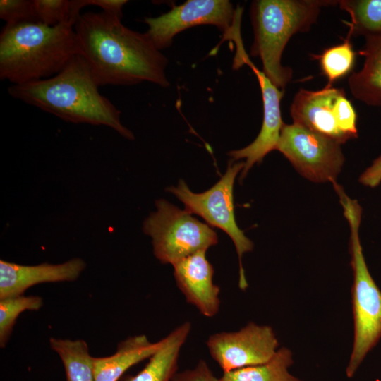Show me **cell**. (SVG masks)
<instances>
[{"mask_svg": "<svg viewBox=\"0 0 381 381\" xmlns=\"http://www.w3.org/2000/svg\"><path fill=\"white\" fill-rule=\"evenodd\" d=\"M80 54L99 86L143 82L168 87L167 58L145 33L133 30L121 18L105 12L81 13L74 25Z\"/></svg>", "mask_w": 381, "mask_h": 381, "instance_id": "6da1fadb", "label": "cell"}, {"mask_svg": "<svg viewBox=\"0 0 381 381\" xmlns=\"http://www.w3.org/2000/svg\"><path fill=\"white\" fill-rule=\"evenodd\" d=\"M8 93L28 104L74 123L106 126L128 140L134 135L124 126L121 111L99 91L89 66L78 54L55 75L43 80L11 85Z\"/></svg>", "mask_w": 381, "mask_h": 381, "instance_id": "7a4b0ae2", "label": "cell"}, {"mask_svg": "<svg viewBox=\"0 0 381 381\" xmlns=\"http://www.w3.org/2000/svg\"><path fill=\"white\" fill-rule=\"evenodd\" d=\"M78 54L80 49L73 23L6 25L0 34V79L12 85L47 79Z\"/></svg>", "mask_w": 381, "mask_h": 381, "instance_id": "3957f363", "label": "cell"}, {"mask_svg": "<svg viewBox=\"0 0 381 381\" xmlns=\"http://www.w3.org/2000/svg\"><path fill=\"white\" fill-rule=\"evenodd\" d=\"M338 4L332 0H256L250 7L254 40L250 55L259 57L262 72L280 90L291 81L293 71L282 64L290 38L309 31L322 7Z\"/></svg>", "mask_w": 381, "mask_h": 381, "instance_id": "277c9868", "label": "cell"}, {"mask_svg": "<svg viewBox=\"0 0 381 381\" xmlns=\"http://www.w3.org/2000/svg\"><path fill=\"white\" fill-rule=\"evenodd\" d=\"M334 189L350 228L354 341L346 373L351 377L368 352L381 339V291L368 270L363 253L359 237L362 207L356 200L348 196L341 186L336 185Z\"/></svg>", "mask_w": 381, "mask_h": 381, "instance_id": "5b68a950", "label": "cell"}, {"mask_svg": "<svg viewBox=\"0 0 381 381\" xmlns=\"http://www.w3.org/2000/svg\"><path fill=\"white\" fill-rule=\"evenodd\" d=\"M157 211L143 223V231L152 238L154 255L162 264L172 266L218 243L216 232L208 225L164 199L156 200Z\"/></svg>", "mask_w": 381, "mask_h": 381, "instance_id": "8992f818", "label": "cell"}, {"mask_svg": "<svg viewBox=\"0 0 381 381\" xmlns=\"http://www.w3.org/2000/svg\"><path fill=\"white\" fill-rule=\"evenodd\" d=\"M243 167L244 162H234L231 159L222 178L212 188L202 193H193L182 179L179 180L177 186H170L167 190L183 203L186 211L201 217L208 225L222 229L231 238L238 258V287L245 291L248 284L242 258L244 253L253 250V243L237 225L233 195L235 179Z\"/></svg>", "mask_w": 381, "mask_h": 381, "instance_id": "52a82bcc", "label": "cell"}, {"mask_svg": "<svg viewBox=\"0 0 381 381\" xmlns=\"http://www.w3.org/2000/svg\"><path fill=\"white\" fill-rule=\"evenodd\" d=\"M293 123L340 145L358 137L357 114L343 88L326 85L319 90L300 89L290 107Z\"/></svg>", "mask_w": 381, "mask_h": 381, "instance_id": "ba28073f", "label": "cell"}, {"mask_svg": "<svg viewBox=\"0 0 381 381\" xmlns=\"http://www.w3.org/2000/svg\"><path fill=\"white\" fill-rule=\"evenodd\" d=\"M276 150L315 183L337 181L345 161L339 143L295 123H284Z\"/></svg>", "mask_w": 381, "mask_h": 381, "instance_id": "9c48e42d", "label": "cell"}, {"mask_svg": "<svg viewBox=\"0 0 381 381\" xmlns=\"http://www.w3.org/2000/svg\"><path fill=\"white\" fill-rule=\"evenodd\" d=\"M237 13L228 0H188L166 13L145 18L148 29L145 33L160 51L171 45L176 35L198 25H214L227 37Z\"/></svg>", "mask_w": 381, "mask_h": 381, "instance_id": "30bf717a", "label": "cell"}, {"mask_svg": "<svg viewBox=\"0 0 381 381\" xmlns=\"http://www.w3.org/2000/svg\"><path fill=\"white\" fill-rule=\"evenodd\" d=\"M206 345L212 358L227 373L267 362L279 343L271 327L250 322L238 331L211 334Z\"/></svg>", "mask_w": 381, "mask_h": 381, "instance_id": "8fae6325", "label": "cell"}, {"mask_svg": "<svg viewBox=\"0 0 381 381\" xmlns=\"http://www.w3.org/2000/svg\"><path fill=\"white\" fill-rule=\"evenodd\" d=\"M236 44L234 68L248 66L258 80L262 98L263 119L261 129L256 138L248 145L239 150H231L228 155L233 161L244 159V167L240 173V181L256 163H260L271 151L276 150L280 133L284 125L281 114V101L284 90L279 89L251 61L244 50L241 36L234 39Z\"/></svg>", "mask_w": 381, "mask_h": 381, "instance_id": "7c38bea8", "label": "cell"}, {"mask_svg": "<svg viewBox=\"0 0 381 381\" xmlns=\"http://www.w3.org/2000/svg\"><path fill=\"white\" fill-rule=\"evenodd\" d=\"M206 250L193 253L173 265L178 289L203 316L213 318L220 308V288L213 281L214 268Z\"/></svg>", "mask_w": 381, "mask_h": 381, "instance_id": "4fadbf2b", "label": "cell"}, {"mask_svg": "<svg viewBox=\"0 0 381 381\" xmlns=\"http://www.w3.org/2000/svg\"><path fill=\"white\" fill-rule=\"evenodd\" d=\"M81 258L60 264L23 265L0 260V299L23 295L29 288L42 283L73 282L85 268Z\"/></svg>", "mask_w": 381, "mask_h": 381, "instance_id": "5bb4252c", "label": "cell"}, {"mask_svg": "<svg viewBox=\"0 0 381 381\" xmlns=\"http://www.w3.org/2000/svg\"><path fill=\"white\" fill-rule=\"evenodd\" d=\"M161 344V340L151 342L145 334L126 339L118 344L114 354L94 357L95 381H119L129 368L149 359Z\"/></svg>", "mask_w": 381, "mask_h": 381, "instance_id": "9a60e30c", "label": "cell"}, {"mask_svg": "<svg viewBox=\"0 0 381 381\" xmlns=\"http://www.w3.org/2000/svg\"><path fill=\"white\" fill-rule=\"evenodd\" d=\"M189 321L183 322L161 339L159 349L149 358L137 374L123 377L121 381H171L178 372L181 349L191 330Z\"/></svg>", "mask_w": 381, "mask_h": 381, "instance_id": "2e32d148", "label": "cell"}, {"mask_svg": "<svg viewBox=\"0 0 381 381\" xmlns=\"http://www.w3.org/2000/svg\"><path fill=\"white\" fill-rule=\"evenodd\" d=\"M359 54L365 57L362 68L349 78L352 95L373 107L381 106V32L368 35Z\"/></svg>", "mask_w": 381, "mask_h": 381, "instance_id": "e0dca14e", "label": "cell"}, {"mask_svg": "<svg viewBox=\"0 0 381 381\" xmlns=\"http://www.w3.org/2000/svg\"><path fill=\"white\" fill-rule=\"evenodd\" d=\"M49 344L62 361L66 381H95L94 357L84 340L52 337Z\"/></svg>", "mask_w": 381, "mask_h": 381, "instance_id": "ac0fdd59", "label": "cell"}, {"mask_svg": "<svg viewBox=\"0 0 381 381\" xmlns=\"http://www.w3.org/2000/svg\"><path fill=\"white\" fill-rule=\"evenodd\" d=\"M293 363L291 351L286 348L277 351L267 362L223 373L221 381H301L289 372Z\"/></svg>", "mask_w": 381, "mask_h": 381, "instance_id": "d6986e66", "label": "cell"}, {"mask_svg": "<svg viewBox=\"0 0 381 381\" xmlns=\"http://www.w3.org/2000/svg\"><path fill=\"white\" fill-rule=\"evenodd\" d=\"M339 8L351 18L347 37L381 32V0H340Z\"/></svg>", "mask_w": 381, "mask_h": 381, "instance_id": "ffe728a7", "label": "cell"}, {"mask_svg": "<svg viewBox=\"0 0 381 381\" xmlns=\"http://www.w3.org/2000/svg\"><path fill=\"white\" fill-rule=\"evenodd\" d=\"M350 39L347 37L342 43L325 49L320 54L312 55L319 61L327 85L348 75L354 66L356 52Z\"/></svg>", "mask_w": 381, "mask_h": 381, "instance_id": "44dd1931", "label": "cell"}, {"mask_svg": "<svg viewBox=\"0 0 381 381\" xmlns=\"http://www.w3.org/2000/svg\"><path fill=\"white\" fill-rule=\"evenodd\" d=\"M43 299L37 296L20 295L0 299V346L4 347L12 333L16 319L25 310H38Z\"/></svg>", "mask_w": 381, "mask_h": 381, "instance_id": "7402d4cb", "label": "cell"}, {"mask_svg": "<svg viewBox=\"0 0 381 381\" xmlns=\"http://www.w3.org/2000/svg\"><path fill=\"white\" fill-rule=\"evenodd\" d=\"M37 23L48 26L71 23L70 0H32Z\"/></svg>", "mask_w": 381, "mask_h": 381, "instance_id": "603a6c76", "label": "cell"}, {"mask_svg": "<svg viewBox=\"0 0 381 381\" xmlns=\"http://www.w3.org/2000/svg\"><path fill=\"white\" fill-rule=\"evenodd\" d=\"M0 18L6 25L37 23L32 0H1Z\"/></svg>", "mask_w": 381, "mask_h": 381, "instance_id": "cb8c5ba5", "label": "cell"}, {"mask_svg": "<svg viewBox=\"0 0 381 381\" xmlns=\"http://www.w3.org/2000/svg\"><path fill=\"white\" fill-rule=\"evenodd\" d=\"M127 2L126 0H70L71 16L72 19L77 20L83 8L96 6L101 8L103 12L122 18V9Z\"/></svg>", "mask_w": 381, "mask_h": 381, "instance_id": "d4e9b609", "label": "cell"}, {"mask_svg": "<svg viewBox=\"0 0 381 381\" xmlns=\"http://www.w3.org/2000/svg\"><path fill=\"white\" fill-rule=\"evenodd\" d=\"M171 381H221L211 370L208 364L203 360L190 369L177 372Z\"/></svg>", "mask_w": 381, "mask_h": 381, "instance_id": "484cf974", "label": "cell"}]
</instances>
